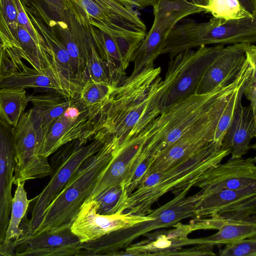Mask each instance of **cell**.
<instances>
[{"instance_id":"cell-41","label":"cell","mask_w":256,"mask_h":256,"mask_svg":"<svg viewBox=\"0 0 256 256\" xmlns=\"http://www.w3.org/2000/svg\"><path fill=\"white\" fill-rule=\"evenodd\" d=\"M16 12L18 25L24 28L31 37L41 45L46 44L42 36L32 24L26 13L22 0H13Z\"/></svg>"},{"instance_id":"cell-22","label":"cell","mask_w":256,"mask_h":256,"mask_svg":"<svg viewBox=\"0 0 256 256\" xmlns=\"http://www.w3.org/2000/svg\"><path fill=\"white\" fill-rule=\"evenodd\" d=\"M238 100L232 120L222 140V148L232 158L242 157L250 148V142L256 136V115L250 106H244Z\"/></svg>"},{"instance_id":"cell-24","label":"cell","mask_w":256,"mask_h":256,"mask_svg":"<svg viewBox=\"0 0 256 256\" xmlns=\"http://www.w3.org/2000/svg\"><path fill=\"white\" fill-rule=\"evenodd\" d=\"M210 218L212 229H216L218 232L206 237L193 238L194 245L220 248L234 241L256 236V215L240 220L222 219L216 215Z\"/></svg>"},{"instance_id":"cell-11","label":"cell","mask_w":256,"mask_h":256,"mask_svg":"<svg viewBox=\"0 0 256 256\" xmlns=\"http://www.w3.org/2000/svg\"><path fill=\"white\" fill-rule=\"evenodd\" d=\"M90 23L113 36H145L146 26L138 13L120 0H76Z\"/></svg>"},{"instance_id":"cell-28","label":"cell","mask_w":256,"mask_h":256,"mask_svg":"<svg viewBox=\"0 0 256 256\" xmlns=\"http://www.w3.org/2000/svg\"><path fill=\"white\" fill-rule=\"evenodd\" d=\"M74 98L52 92L27 95L28 102H30L42 115L44 137L54 121L63 114L66 108L73 102Z\"/></svg>"},{"instance_id":"cell-26","label":"cell","mask_w":256,"mask_h":256,"mask_svg":"<svg viewBox=\"0 0 256 256\" xmlns=\"http://www.w3.org/2000/svg\"><path fill=\"white\" fill-rule=\"evenodd\" d=\"M170 30L152 25L132 54L131 62L134 64V68L129 78H133L143 70L154 66V62L161 54Z\"/></svg>"},{"instance_id":"cell-32","label":"cell","mask_w":256,"mask_h":256,"mask_svg":"<svg viewBox=\"0 0 256 256\" xmlns=\"http://www.w3.org/2000/svg\"><path fill=\"white\" fill-rule=\"evenodd\" d=\"M24 183L18 182L16 184V188L12 196L10 220L4 242L6 244H12L14 240L20 236V224L28 212L30 200L28 198Z\"/></svg>"},{"instance_id":"cell-30","label":"cell","mask_w":256,"mask_h":256,"mask_svg":"<svg viewBox=\"0 0 256 256\" xmlns=\"http://www.w3.org/2000/svg\"><path fill=\"white\" fill-rule=\"evenodd\" d=\"M28 103L25 89L0 88V116L12 128L16 126Z\"/></svg>"},{"instance_id":"cell-46","label":"cell","mask_w":256,"mask_h":256,"mask_svg":"<svg viewBox=\"0 0 256 256\" xmlns=\"http://www.w3.org/2000/svg\"><path fill=\"white\" fill-rule=\"evenodd\" d=\"M25 8L36 13L41 6L38 0H22Z\"/></svg>"},{"instance_id":"cell-15","label":"cell","mask_w":256,"mask_h":256,"mask_svg":"<svg viewBox=\"0 0 256 256\" xmlns=\"http://www.w3.org/2000/svg\"><path fill=\"white\" fill-rule=\"evenodd\" d=\"M193 186L214 190L256 186V158H232L216 165L193 180Z\"/></svg>"},{"instance_id":"cell-44","label":"cell","mask_w":256,"mask_h":256,"mask_svg":"<svg viewBox=\"0 0 256 256\" xmlns=\"http://www.w3.org/2000/svg\"><path fill=\"white\" fill-rule=\"evenodd\" d=\"M126 6L131 8L137 6L144 8L148 6H154L158 0H120Z\"/></svg>"},{"instance_id":"cell-21","label":"cell","mask_w":256,"mask_h":256,"mask_svg":"<svg viewBox=\"0 0 256 256\" xmlns=\"http://www.w3.org/2000/svg\"><path fill=\"white\" fill-rule=\"evenodd\" d=\"M252 44L240 43L225 46L207 68L196 94L210 92L223 82L234 78L246 59V52Z\"/></svg>"},{"instance_id":"cell-6","label":"cell","mask_w":256,"mask_h":256,"mask_svg":"<svg viewBox=\"0 0 256 256\" xmlns=\"http://www.w3.org/2000/svg\"><path fill=\"white\" fill-rule=\"evenodd\" d=\"M108 138L98 133L89 142L76 139L62 146L51 160L52 172L49 182L38 195L30 200L28 210V212H30V218L28 220L25 216L22 220L20 236H32L34 234L47 207L82 164L100 150Z\"/></svg>"},{"instance_id":"cell-19","label":"cell","mask_w":256,"mask_h":256,"mask_svg":"<svg viewBox=\"0 0 256 256\" xmlns=\"http://www.w3.org/2000/svg\"><path fill=\"white\" fill-rule=\"evenodd\" d=\"M14 156L13 128L0 116V244L4 242L10 220Z\"/></svg>"},{"instance_id":"cell-42","label":"cell","mask_w":256,"mask_h":256,"mask_svg":"<svg viewBox=\"0 0 256 256\" xmlns=\"http://www.w3.org/2000/svg\"><path fill=\"white\" fill-rule=\"evenodd\" d=\"M256 67L254 68L245 86L244 94L250 102V106L256 115Z\"/></svg>"},{"instance_id":"cell-4","label":"cell","mask_w":256,"mask_h":256,"mask_svg":"<svg viewBox=\"0 0 256 256\" xmlns=\"http://www.w3.org/2000/svg\"><path fill=\"white\" fill-rule=\"evenodd\" d=\"M120 142L116 137L109 138L100 150L82 164L47 207L33 235L70 228L100 174L112 158Z\"/></svg>"},{"instance_id":"cell-23","label":"cell","mask_w":256,"mask_h":256,"mask_svg":"<svg viewBox=\"0 0 256 256\" xmlns=\"http://www.w3.org/2000/svg\"><path fill=\"white\" fill-rule=\"evenodd\" d=\"M8 55L9 67L0 84V88H32L36 92L56 93L64 96L59 86L52 78L28 66L22 59Z\"/></svg>"},{"instance_id":"cell-43","label":"cell","mask_w":256,"mask_h":256,"mask_svg":"<svg viewBox=\"0 0 256 256\" xmlns=\"http://www.w3.org/2000/svg\"><path fill=\"white\" fill-rule=\"evenodd\" d=\"M9 57L0 40V84L9 67Z\"/></svg>"},{"instance_id":"cell-10","label":"cell","mask_w":256,"mask_h":256,"mask_svg":"<svg viewBox=\"0 0 256 256\" xmlns=\"http://www.w3.org/2000/svg\"><path fill=\"white\" fill-rule=\"evenodd\" d=\"M234 92L223 98L202 120L152 158L148 176L176 166L214 141L219 118Z\"/></svg>"},{"instance_id":"cell-35","label":"cell","mask_w":256,"mask_h":256,"mask_svg":"<svg viewBox=\"0 0 256 256\" xmlns=\"http://www.w3.org/2000/svg\"><path fill=\"white\" fill-rule=\"evenodd\" d=\"M87 81H93L111 86L108 70L97 50L94 40L83 73L84 84Z\"/></svg>"},{"instance_id":"cell-20","label":"cell","mask_w":256,"mask_h":256,"mask_svg":"<svg viewBox=\"0 0 256 256\" xmlns=\"http://www.w3.org/2000/svg\"><path fill=\"white\" fill-rule=\"evenodd\" d=\"M26 10L32 24L52 52L53 62L66 96L72 98L78 96L83 85L78 78L70 57L55 30L38 16Z\"/></svg>"},{"instance_id":"cell-5","label":"cell","mask_w":256,"mask_h":256,"mask_svg":"<svg viewBox=\"0 0 256 256\" xmlns=\"http://www.w3.org/2000/svg\"><path fill=\"white\" fill-rule=\"evenodd\" d=\"M256 42V16L228 20L213 17L202 22L186 20L168 32L161 54H168L170 58L201 46Z\"/></svg>"},{"instance_id":"cell-3","label":"cell","mask_w":256,"mask_h":256,"mask_svg":"<svg viewBox=\"0 0 256 256\" xmlns=\"http://www.w3.org/2000/svg\"><path fill=\"white\" fill-rule=\"evenodd\" d=\"M212 141L190 158L162 172L150 174L128 194L124 212L140 216L150 214L152 204L169 191L180 188L230 154Z\"/></svg>"},{"instance_id":"cell-18","label":"cell","mask_w":256,"mask_h":256,"mask_svg":"<svg viewBox=\"0 0 256 256\" xmlns=\"http://www.w3.org/2000/svg\"><path fill=\"white\" fill-rule=\"evenodd\" d=\"M144 141V136L141 132L120 142L112 158L100 174L86 200H94L109 188L124 184L141 153Z\"/></svg>"},{"instance_id":"cell-13","label":"cell","mask_w":256,"mask_h":256,"mask_svg":"<svg viewBox=\"0 0 256 256\" xmlns=\"http://www.w3.org/2000/svg\"><path fill=\"white\" fill-rule=\"evenodd\" d=\"M152 218L148 214L140 216L126 212L110 215L100 214L97 212L96 201L91 200L82 204L70 228L80 242L84 244Z\"/></svg>"},{"instance_id":"cell-38","label":"cell","mask_w":256,"mask_h":256,"mask_svg":"<svg viewBox=\"0 0 256 256\" xmlns=\"http://www.w3.org/2000/svg\"><path fill=\"white\" fill-rule=\"evenodd\" d=\"M247 82L234 92L219 118L216 129L214 142L221 146L223 136L232 120L238 100L242 98L244 95V89Z\"/></svg>"},{"instance_id":"cell-45","label":"cell","mask_w":256,"mask_h":256,"mask_svg":"<svg viewBox=\"0 0 256 256\" xmlns=\"http://www.w3.org/2000/svg\"><path fill=\"white\" fill-rule=\"evenodd\" d=\"M244 8L252 16H256V0H238Z\"/></svg>"},{"instance_id":"cell-37","label":"cell","mask_w":256,"mask_h":256,"mask_svg":"<svg viewBox=\"0 0 256 256\" xmlns=\"http://www.w3.org/2000/svg\"><path fill=\"white\" fill-rule=\"evenodd\" d=\"M256 212V195L232 204L214 215L222 219L240 220L255 216Z\"/></svg>"},{"instance_id":"cell-8","label":"cell","mask_w":256,"mask_h":256,"mask_svg":"<svg viewBox=\"0 0 256 256\" xmlns=\"http://www.w3.org/2000/svg\"><path fill=\"white\" fill-rule=\"evenodd\" d=\"M226 44L201 46L170 58L162 88L160 112L196 93L198 84L207 68L222 50Z\"/></svg>"},{"instance_id":"cell-34","label":"cell","mask_w":256,"mask_h":256,"mask_svg":"<svg viewBox=\"0 0 256 256\" xmlns=\"http://www.w3.org/2000/svg\"><path fill=\"white\" fill-rule=\"evenodd\" d=\"M202 8L205 13L226 20L256 17L246 11L238 0H208V4Z\"/></svg>"},{"instance_id":"cell-36","label":"cell","mask_w":256,"mask_h":256,"mask_svg":"<svg viewBox=\"0 0 256 256\" xmlns=\"http://www.w3.org/2000/svg\"><path fill=\"white\" fill-rule=\"evenodd\" d=\"M114 88L100 82L87 81L80 92L79 98L86 106H102Z\"/></svg>"},{"instance_id":"cell-31","label":"cell","mask_w":256,"mask_h":256,"mask_svg":"<svg viewBox=\"0 0 256 256\" xmlns=\"http://www.w3.org/2000/svg\"><path fill=\"white\" fill-rule=\"evenodd\" d=\"M53 28L70 57L78 78L84 86L83 73L88 56L80 48L66 14L65 22L60 23Z\"/></svg>"},{"instance_id":"cell-16","label":"cell","mask_w":256,"mask_h":256,"mask_svg":"<svg viewBox=\"0 0 256 256\" xmlns=\"http://www.w3.org/2000/svg\"><path fill=\"white\" fill-rule=\"evenodd\" d=\"M12 244L17 256H78L83 246L70 228L20 236Z\"/></svg>"},{"instance_id":"cell-14","label":"cell","mask_w":256,"mask_h":256,"mask_svg":"<svg viewBox=\"0 0 256 256\" xmlns=\"http://www.w3.org/2000/svg\"><path fill=\"white\" fill-rule=\"evenodd\" d=\"M102 106H86L76 118H70L64 114L58 118L45 135L39 154L48 157L72 140H92L98 131Z\"/></svg>"},{"instance_id":"cell-7","label":"cell","mask_w":256,"mask_h":256,"mask_svg":"<svg viewBox=\"0 0 256 256\" xmlns=\"http://www.w3.org/2000/svg\"><path fill=\"white\" fill-rule=\"evenodd\" d=\"M193 187L192 180L183 188L172 190L174 197L164 205L152 210L148 215L152 218L136 226L118 230L94 241L95 251L100 255L112 256L124 250L141 236L160 228L172 227L183 219L197 218L196 208L208 194L205 189L192 196H186Z\"/></svg>"},{"instance_id":"cell-1","label":"cell","mask_w":256,"mask_h":256,"mask_svg":"<svg viewBox=\"0 0 256 256\" xmlns=\"http://www.w3.org/2000/svg\"><path fill=\"white\" fill-rule=\"evenodd\" d=\"M160 67L124 78L102 107L98 131L120 142L138 134L160 113Z\"/></svg>"},{"instance_id":"cell-12","label":"cell","mask_w":256,"mask_h":256,"mask_svg":"<svg viewBox=\"0 0 256 256\" xmlns=\"http://www.w3.org/2000/svg\"><path fill=\"white\" fill-rule=\"evenodd\" d=\"M168 230H160L148 232L147 238L126 248L115 252L112 256H176L182 248L194 245L193 238L189 234L198 230L209 229L208 220L196 218L189 224L178 222Z\"/></svg>"},{"instance_id":"cell-25","label":"cell","mask_w":256,"mask_h":256,"mask_svg":"<svg viewBox=\"0 0 256 256\" xmlns=\"http://www.w3.org/2000/svg\"><path fill=\"white\" fill-rule=\"evenodd\" d=\"M208 0H158L153 6L152 24L170 30L184 18L204 12Z\"/></svg>"},{"instance_id":"cell-2","label":"cell","mask_w":256,"mask_h":256,"mask_svg":"<svg viewBox=\"0 0 256 256\" xmlns=\"http://www.w3.org/2000/svg\"><path fill=\"white\" fill-rule=\"evenodd\" d=\"M252 66L245 62L234 78L227 80L206 93L195 94L162 110L142 132L141 154L150 158L168 146L206 116L223 98L248 80Z\"/></svg>"},{"instance_id":"cell-40","label":"cell","mask_w":256,"mask_h":256,"mask_svg":"<svg viewBox=\"0 0 256 256\" xmlns=\"http://www.w3.org/2000/svg\"><path fill=\"white\" fill-rule=\"evenodd\" d=\"M221 256H256V236L234 241L219 250Z\"/></svg>"},{"instance_id":"cell-39","label":"cell","mask_w":256,"mask_h":256,"mask_svg":"<svg viewBox=\"0 0 256 256\" xmlns=\"http://www.w3.org/2000/svg\"><path fill=\"white\" fill-rule=\"evenodd\" d=\"M47 16L46 24L54 28L66 21L70 0H38Z\"/></svg>"},{"instance_id":"cell-33","label":"cell","mask_w":256,"mask_h":256,"mask_svg":"<svg viewBox=\"0 0 256 256\" xmlns=\"http://www.w3.org/2000/svg\"><path fill=\"white\" fill-rule=\"evenodd\" d=\"M128 196L124 184L106 189L94 199L97 204L98 213L110 215L124 212L123 208Z\"/></svg>"},{"instance_id":"cell-9","label":"cell","mask_w":256,"mask_h":256,"mask_svg":"<svg viewBox=\"0 0 256 256\" xmlns=\"http://www.w3.org/2000/svg\"><path fill=\"white\" fill-rule=\"evenodd\" d=\"M15 144V166L13 184L50 176L48 157L39 154L44 134L42 116L33 107L21 116L13 128Z\"/></svg>"},{"instance_id":"cell-27","label":"cell","mask_w":256,"mask_h":256,"mask_svg":"<svg viewBox=\"0 0 256 256\" xmlns=\"http://www.w3.org/2000/svg\"><path fill=\"white\" fill-rule=\"evenodd\" d=\"M207 190L208 194L200 202L195 210L198 219L210 217L232 204L256 195V186L239 190Z\"/></svg>"},{"instance_id":"cell-29","label":"cell","mask_w":256,"mask_h":256,"mask_svg":"<svg viewBox=\"0 0 256 256\" xmlns=\"http://www.w3.org/2000/svg\"><path fill=\"white\" fill-rule=\"evenodd\" d=\"M18 24L13 0H0V40L8 54L18 56Z\"/></svg>"},{"instance_id":"cell-17","label":"cell","mask_w":256,"mask_h":256,"mask_svg":"<svg viewBox=\"0 0 256 256\" xmlns=\"http://www.w3.org/2000/svg\"><path fill=\"white\" fill-rule=\"evenodd\" d=\"M92 33L97 50L108 70L111 86L116 87L124 78L132 54L145 36H113L92 25Z\"/></svg>"}]
</instances>
